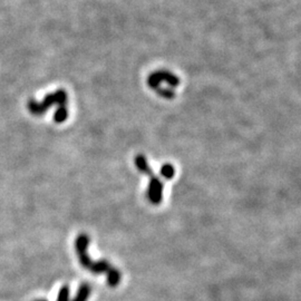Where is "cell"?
<instances>
[{
  "mask_svg": "<svg viewBox=\"0 0 301 301\" xmlns=\"http://www.w3.org/2000/svg\"><path fill=\"white\" fill-rule=\"evenodd\" d=\"M89 294H91V287L87 283H84L78 289L76 297L72 301H87Z\"/></svg>",
  "mask_w": 301,
  "mask_h": 301,
  "instance_id": "9",
  "label": "cell"
},
{
  "mask_svg": "<svg viewBox=\"0 0 301 301\" xmlns=\"http://www.w3.org/2000/svg\"><path fill=\"white\" fill-rule=\"evenodd\" d=\"M67 119H68V109H67L66 106H58L54 114L55 123L60 124V123H64Z\"/></svg>",
  "mask_w": 301,
  "mask_h": 301,
  "instance_id": "8",
  "label": "cell"
},
{
  "mask_svg": "<svg viewBox=\"0 0 301 301\" xmlns=\"http://www.w3.org/2000/svg\"><path fill=\"white\" fill-rule=\"evenodd\" d=\"M162 82H165L166 84H169V86L171 87H176L180 84V80L173 75L172 72L167 71V70H158L154 71L150 74L147 78V84L150 88L153 89H158L160 87V84Z\"/></svg>",
  "mask_w": 301,
  "mask_h": 301,
  "instance_id": "2",
  "label": "cell"
},
{
  "mask_svg": "<svg viewBox=\"0 0 301 301\" xmlns=\"http://www.w3.org/2000/svg\"><path fill=\"white\" fill-rule=\"evenodd\" d=\"M135 165H136L137 170L139 172H142V173H144V174H146L148 176L153 175V172H152V170H150V167L148 165V162H147L146 159H145V156L143 154L136 155Z\"/></svg>",
  "mask_w": 301,
  "mask_h": 301,
  "instance_id": "5",
  "label": "cell"
},
{
  "mask_svg": "<svg viewBox=\"0 0 301 301\" xmlns=\"http://www.w3.org/2000/svg\"><path fill=\"white\" fill-rule=\"evenodd\" d=\"M68 102V95L64 89H57L54 93L47 94L41 103L36 102L35 99H30L27 104V107L33 115H44L46 111L54 105L66 106Z\"/></svg>",
  "mask_w": 301,
  "mask_h": 301,
  "instance_id": "1",
  "label": "cell"
},
{
  "mask_svg": "<svg viewBox=\"0 0 301 301\" xmlns=\"http://www.w3.org/2000/svg\"><path fill=\"white\" fill-rule=\"evenodd\" d=\"M57 301H69V288L68 286L61 287L59 290Z\"/></svg>",
  "mask_w": 301,
  "mask_h": 301,
  "instance_id": "11",
  "label": "cell"
},
{
  "mask_svg": "<svg viewBox=\"0 0 301 301\" xmlns=\"http://www.w3.org/2000/svg\"><path fill=\"white\" fill-rule=\"evenodd\" d=\"M35 301H46V300H35Z\"/></svg>",
  "mask_w": 301,
  "mask_h": 301,
  "instance_id": "12",
  "label": "cell"
},
{
  "mask_svg": "<svg viewBox=\"0 0 301 301\" xmlns=\"http://www.w3.org/2000/svg\"><path fill=\"white\" fill-rule=\"evenodd\" d=\"M107 273V283L109 287H117L121 282V279H122V275L121 272L115 269V268L110 267L109 270L106 272Z\"/></svg>",
  "mask_w": 301,
  "mask_h": 301,
  "instance_id": "7",
  "label": "cell"
},
{
  "mask_svg": "<svg viewBox=\"0 0 301 301\" xmlns=\"http://www.w3.org/2000/svg\"><path fill=\"white\" fill-rule=\"evenodd\" d=\"M109 262L107 260H98V261H93V265L89 268L95 275H99V273L107 272L109 270Z\"/></svg>",
  "mask_w": 301,
  "mask_h": 301,
  "instance_id": "6",
  "label": "cell"
},
{
  "mask_svg": "<svg viewBox=\"0 0 301 301\" xmlns=\"http://www.w3.org/2000/svg\"><path fill=\"white\" fill-rule=\"evenodd\" d=\"M149 177L150 180L147 189V198L150 203L158 205L162 202V199H163V183L154 174L150 175Z\"/></svg>",
  "mask_w": 301,
  "mask_h": 301,
  "instance_id": "4",
  "label": "cell"
},
{
  "mask_svg": "<svg viewBox=\"0 0 301 301\" xmlns=\"http://www.w3.org/2000/svg\"><path fill=\"white\" fill-rule=\"evenodd\" d=\"M161 175L167 178V180H171V178L175 175L174 166L171 164H164L161 167Z\"/></svg>",
  "mask_w": 301,
  "mask_h": 301,
  "instance_id": "10",
  "label": "cell"
},
{
  "mask_svg": "<svg viewBox=\"0 0 301 301\" xmlns=\"http://www.w3.org/2000/svg\"><path fill=\"white\" fill-rule=\"evenodd\" d=\"M88 245H89V237L87 234L82 233L76 238L75 249L78 255V259H80L81 265L89 270V268H91V266L93 265V261L91 258H89V255L87 253Z\"/></svg>",
  "mask_w": 301,
  "mask_h": 301,
  "instance_id": "3",
  "label": "cell"
}]
</instances>
